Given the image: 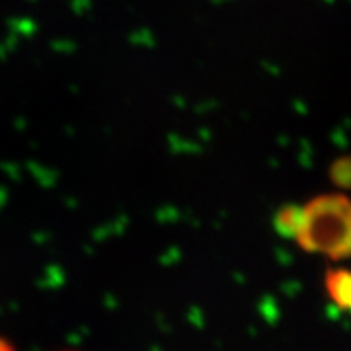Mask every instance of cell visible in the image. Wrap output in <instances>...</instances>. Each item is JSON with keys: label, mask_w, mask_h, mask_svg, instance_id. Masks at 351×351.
<instances>
[{"label": "cell", "mask_w": 351, "mask_h": 351, "mask_svg": "<svg viewBox=\"0 0 351 351\" xmlns=\"http://www.w3.org/2000/svg\"><path fill=\"white\" fill-rule=\"evenodd\" d=\"M298 244L308 253H319L332 260L351 256V199L326 194L300 206Z\"/></svg>", "instance_id": "6da1fadb"}, {"label": "cell", "mask_w": 351, "mask_h": 351, "mask_svg": "<svg viewBox=\"0 0 351 351\" xmlns=\"http://www.w3.org/2000/svg\"><path fill=\"white\" fill-rule=\"evenodd\" d=\"M324 289L332 305L342 312H351V269H330L324 278Z\"/></svg>", "instance_id": "7a4b0ae2"}, {"label": "cell", "mask_w": 351, "mask_h": 351, "mask_svg": "<svg viewBox=\"0 0 351 351\" xmlns=\"http://www.w3.org/2000/svg\"><path fill=\"white\" fill-rule=\"evenodd\" d=\"M298 222H300V206L289 204V206H285V208H282L276 213L274 226H276V231L280 235L294 237Z\"/></svg>", "instance_id": "3957f363"}, {"label": "cell", "mask_w": 351, "mask_h": 351, "mask_svg": "<svg viewBox=\"0 0 351 351\" xmlns=\"http://www.w3.org/2000/svg\"><path fill=\"white\" fill-rule=\"evenodd\" d=\"M332 180L335 185L351 190V156L341 158L332 165Z\"/></svg>", "instance_id": "277c9868"}, {"label": "cell", "mask_w": 351, "mask_h": 351, "mask_svg": "<svg viewBox=\"0 0 351 351\" xmlns=\"http://www.w3.org/2000/svg\"><path fill=\"white\" fill-rule=\"evenodd\" d=\"M0 351H13V348H11L8 342L0 339Z\"/></svg>", "instance_id": "5b68a950"}]
</instances>
